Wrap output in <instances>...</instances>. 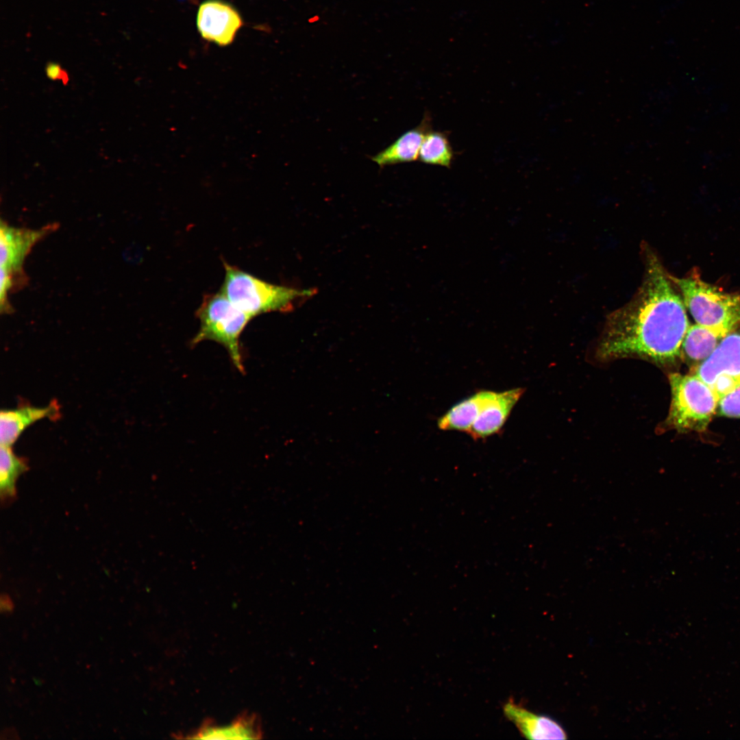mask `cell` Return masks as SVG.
<instances>
[{
    "label": "cell",
    "instance_id": "cell-12",
    "mask_svg": "<svg viewBox=\"0 0 740 740\" xmlns=\"http://www.w3.org/2000/svg\"><path fill=\"white\" fill-rule=\"evenodd\" d=\"M59 410V405L56 401L46 407L25 406L2 410L0 413L1 445L11 447L27 428L42 419L58 417Z\"/></svg>",
    "mask_w": 740,
    "mask_h": 740
},
{
    "label": "cell",
    "instance_id": "cell-4",
    "mask_svg": "<svg viewBox=\"0 0 740 740\" xmlns=\"http://www.w3.org/2000/svg\"><path fill=\"white\" fill-rule=\"evenodd\" d=\"M671 401L663 428L678 432H704L715 414L719 398L693 373H671Z\"/></svg>",
    "mask_w": 740,
    "mask_h": 740
},
{
    "label": "cell",
    "instance_id": "cell-8",
    "mask_svg": "<svg viewBox=\"0 0 740 740\" xmlns=\"http://www.w3.org/2000/svg\"><path fill=\"white\" fill-rule=\"evenodd\" d=\"M243 25L239 12L221 0H207L198 10L197 26L205 40L219 46L231 44Z\"/></svg>",
    "mask_w": 740,
    "mask_h": 740
},
{
    "label": "cell",
    "instance_id": "cell-19",
    "mask_svg": "<svg viewBox=\"0 0 740 740\" xmlns=\"http://www.w3.org/2000/svg\"><path fill=\"white\" fill-rule=\"evenodd\" d=\"M45 73L48 78L52 80H60L64 84H66L69 80L66 71L56 63L49 62L46 66Z\"/></svg>",
    "mask_w": 740,
    "mask_h": 740
},
{
    "label": "cell",
    "instance_id": "cell-20",
    "mask_svg": "<svg viewBox=\"0 0 740 740\" xmlns=\"http://www.w3.org/2000/svg\"><path fill=\"white\" fill-rule=\"evenodd\" d=\"M14 610V604L7 595L1 597V612L5 615L10 614Z\"/></svg>",
    "mask_w": 740,
    "mask_h": 740
},
{
    "label": "cell",
    "instance_id": "cell-5",
    "mask_svg": "<svg viewBox=\"0 0 740 740\" xmlns=\"http://www.w3.org/2000/svg\"><path fill=\"white\" fill-rule=\"evenodd\" d=\"M196 314L200 327L192 340V345L210 340L223 345L234 366L243 372L239 340L252 318L232 303L221 291L205 295Z\"/></svg>",
    "mask_w": 740,
    "mask_h": 740
},
{
    "label": "cell",
    "instance_id": "cell-7",
    "mask_svg": "<svg viewBox=\"0 0 740 740\" xmlns=\"http://www.w3.org/2000/svg\"><path fill=\"white\" fill-rule=\"evenodd\" d=\"M692 373L710 386L719 399L740 385V323Z\"/></svg>",
    "mask_w": 740,
    "mask_h": 740
},
{
    "label": "cell",
    "instance_id": "cell-15",
    "mask_svg": "<svg viewBox=\"0 0 740 740\" xmlns=\"http://www.w3.org/2000/svg\"><path fill=\"white\" fill-rule=\"evenodd\" d=\"M723 338L710 328L698 323L690 325L682 343L681 356L689 362L700 365L711 355Z\"/></svg>",
    "mask_w": 740,
    "mask_h": 740
},
{
    "label": "cell",
    "instance_id": "cell-6",
    "mask_svg": "<svg viewBox=\"0 0 740 740\" xmlns=\"http://www.w3.org/2000/svg\"><path fill=\"white\" fill-rule=\"evenodd\" d=\"M58 228L49 224L38 230L15 227L1 220L0 227L1 282L0 310L8 314L12 307L8 295L14 288L26 285L27 278L23 265L33 247Z\"/></svg>",
    "mask_w": 740,
    "mask_h": 740
},
{
    "label": "cell",
    "instance_id": "cell-1",
    "mask_svg": "<svg viewBox=\"0 0 740 740\" xmlns=\"http://www.w3.org/2000/svg\"><path fill=\"white\" fill-rule=\"evenodd\" d=\"M644 264L635 295L607 319L596 349L600 360L637 358L665 366L681 356L690 326L686 306L671 275L648 247Z\"/></svg>",
    "mask_w": 740,
    "mask_h": 740
},
{
    "label": "cell",
    "instance_id": "cell-17",
    "mask_svg": "<svg viewBox=\"0 0 740 740\" xmlns=\"http://www.w3.org/2000/svg\"><path fill=\"white\" fill-rule=\"evenodd\" d=\"M27 469L25 460L16 456L11 447L1 445L0 490L3 498L15 495L16 480Z\"/></svg>",
    "mask_w": 740,
    "mask_h": 740
},
{
    "label": "cell",
    "instance_id": "cell-10",
    "mask_svg": "<svg viewBox=\"0 0 740 740\" xmlns=\"http://www.w3.org/2000/svg\"><path fill=\"white\" fill-rule=\"evenodd\" d=\"M505 716L529 739H566L564 728L552 718L538 715L510 699L504 706Z\"/></svg>",
    "mask_w": 740,
    "mask_h": 740
},
{
    "label": "cell",
    "instance_id": "cell-18",
    "mask_svg": "<svg viewBox=\"0 0 740 740\" xmlns=\"http://www.w3.org/2000/svg\"><path fill=\"white\" fill-rule=\"evenodd\" d=\"M718 408L722 416L740 418V385L719 399Z\"/></svg>",
    "mask_w": 740,
    "mask_h": 740
},
{
    "label": "cell",
    "instance_id": "cell-2",
    "mask_svg": "<svg viewBox=\"0 0 740 740\" xmlns=\"http://www.w3.org/2000/svg\"><path fill=\"white\" fill-rule=\"evenodd\" d=\"M223 266L225 278L221 291L252 319L273 311H290L297 302L314 293L312 289L301 290L271 284L225 261Z\"/></svg>",
    "mask_w": 740,
    "mask_h": 740
},
{
    "label": "cell",
    "instance_id": "cell-13",
    "mask_svg": "<svg viewBox=\"0 0 740 740\" xmlns=\"http://www.w3.org/2000/svg\"><path fill=\"white\" fill-rule=\"evenodd\" d=\"M262 734L261 726L257 717L254 714L244 713L238 717L232 724L225 726H218L208 722L189 738L214 739H260Z\"/></svg>",
    "mask_w": 740,
    "mask_h": 740
},
{
    "label": "cell",
    "instance_id": "cell-3",
    "mask_svg": "<svg viewBox=\"0 0 740 740\" xmlns=\"http://www.w3.org/2000/svg\"><path fill=\"white\" fill-rule=\"evenodd\" d=\"M671 278L696 323L724 337L740 323V293H727L706 282L696 269L684 278Z\"/></svg>",
    "mask_w": 740,
    "mask_h": 740
},
{
    "label": "cell",
    "instance_id": "cell-14",
    "mask_svg": "<svg viewBox=\"0 0 740 740\" xmlns=\"http://www.w3.org/2000/svg\"><path fill=\"white\" fill-rule=\"evenodd\" d=\"M487 391H479L454 405L438 419V428L468 434L480 413Z\"/></svg>",
    "mask_w": 740,
    "mask_h": 740
},
{
    "label": "cell",
    "instance_id": "cell-16",
    "mask_svg": "<svg viewBox=\"0 0 740 740\" xmlns=\"http://www.w3.org/2000/svg\"><path fill=\"white\" fill-rule=\"evenodd\" d=\"M455 153L447 132L428 131L423 140L418 160L426 164L450 168Z\"/></svg>",
    "mask_w": 740,
    "mask_h": 740
},
{
    "label": "cell",
    "instance_id": "cell-9",
    "mask_svg": "<svg viewBox=\"0 0 740 740\" xmlns=\"http://www.w3.org/2000/svg\"><path fill=\"white\" fill-rule=\"evenodd\" d=\"M524 389L519 387L502 392L488 391L480 413L469 434L475 440L500 432Z\"/></svg>",
    "mask_w": 740,
    "mask_h": 740
},
{
    "label": "cell",
    "instance_id": "cell-11",
    "mask_svg": "<svg viewBox=\"0 0 740 740\" xmlns=\"http://www.w3.org/2000/svg\"><path fill=\"white\" fill-rule=\"evenodd\" d=\"M431 121L430 114H424L417 126L404 132L389 146L371 157V160L381 169L418 160L424 136L432 130Z\"/></svg>",
    "mask_w": 740,
    "mask_h": 740
}]
</instances>
